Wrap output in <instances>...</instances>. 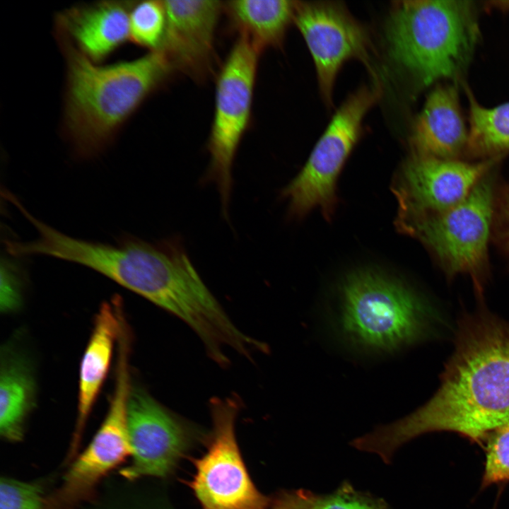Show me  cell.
Instances as JSON below:
<instances>
[{"label":"cell","mask_w":509,"mask_h":509,"mask_svg":"<svg viewBox=\"0 0 509 509\" xmlns=\"http://www.w3.org/2000/svg\"><path fill=\"white\" fill-rule=\"evenodd\" d=\"M509 424V322L487 313L464 320L435 394L406 416L375 430V445L392 456L422 434L452 431L481 443Z\"/></svg>","instance_id":"6da1fadb"},{"label":"cell","mask_w":509,"mask_h":509,"mask_svg":"<svg viewBox=\"0 0 509 509\" xmlns=\"http://www.w3.org/2000/svg\"><path fill=\"white\" fill-rule=\"evenodd\" d=\"M63 129L80 158L100 153L141 105L175 71L160 50L110 65L94 63L64 37Z\"/></svg>","instance_id":"7a4b0ae2"},{"label":"cell","mask_w":509,"mask_h":509,"mask_svg":"<svg viewBox=\"0 0 509 509\" xmlns=\"http://www.w3.org/2000/svg\"><path fill=\"white\" fill-rule=\"evenodd\" d=\"M392 57L428 86L458 75L477 37L472 6L463 1L395 3L386 27Z\"/></svg>","instance_id":"3957f363"},{"label":"cell","mask_w":509,"mask_h":509,"mask_svg":"<svg viewBox=\"0 0 509 509\" xmlns=\"http://www.w3.org/2000/svg\"><path fill=\"white\" fill-rule=\"evenodd\" d=\"M428 322L427 306L401 282L362 271L342 284L338 324L342 337L355 348L394 351L420 339Z\"/></svg>","instance_id":"277c9868"},{"label":"cell","mask_w":509,"mask_h":509,"mask_svg":"<svg viewBox=\"0 0 509 509\" xmlns=\"http://www.w3.org/2000/svg\"><path fill=\"white\" fill-rule=\"evenodd\" d=\"M260 54L246 37L239 35L216 79L213 118L206 146L210 161L201 182L216 185L226 219L233 161L249 125Z\"/></svg>","instance_id":"5b68a950"},{"label":"cell","mask_w":509,"mask_h":509,"mask_svg":"<svg viewBox=\"0 0 509 509\" xmlns=\"http://www.w3.org/2000/svg\"><path fill=\"white\" fill-rule=\"evenodd\" d=\"M380 95L378 86H363L335 112L304 167L281 191L292 216H301L315 207L329 214L338 175L361 136L365 115Z\"/></svg>","instance_id":"8992f818"},{"label":"cell","mask_w":509,"mask_h":509,"mask_svg":"<svg viewBox=\"0 0 509 509\" xmlns=\"http://www.w3.org/2000/svg\"><path fill=\"white\" fill-rule=\"evenodd\" d=\"M238 397L210 401L213 428L207 451L193 460L189 482L202 509H269L272 499L255 487L242 459L235 435Z\"/></svg>","instance_id":"52a82bcc"},{"label":"cell","mask_w":509,"mask_h":509,"mask_svg":"<svg viewBox=\"0 0 509 509\" xmlns=\"http://www.w3.org/2000/svg\"><path fill=\"white\" fill-rule=\"evenodd\" d=\"M493 182L485 176L461 202L420 219L414 226L445 271L470 274L476 289L487 261L494 211Z\"/></svg>","instance_id":"ba28073f"},{"label":"cell","mask_w":509,"mask_h":509,"mask_svg":"<svg viewBox=\"0 0 509 509\" xmlns=\"http://www.w3.org/2000/svg\"><path fill=\"white\" fill-rule=\"evenodd\" d=\"M129 348L117 351L112 396L106 416L88 446L74 461L48 509H74L90 498L100 481L131 455L127 404L131 388Z\"/></svg>","instance_id":"9c48e42d"},{"label":"cell","mask_w":509,"mask_h":509,"mask_svg":"<svg viewBox=\"0 0 509 509\" xmlns=\"http://www.w3.org/2000/svg\"><path fill=\"white\" fill-rule=\"evenodd\" d=\"M293 22L312 57L322 98L330 105L342 65L354 58L369 66L368 33L337 2L296 1Z\"/></svg>","instance_id":"30bf717a"},{"label":"cell","mask_w":509,"mask_h":509,"mask_svg":"<svg viewBox=\"0 0 509 509\" xmlns=\"http://www.w3.org/2000/svg\"><path fill=\"white\" fill-rule=\"evenodd\" d=\"M127 426L132 458L121 474L131 481L168 476L187 447L186 426L147 390L132 384Z\"/></svg>","instance_id":"8fae6325"},{"label":"cell","mask_w":509,"mask_h":509,"mask_svg":"<svg viewBox=\"0 0 509 509\" xmlns=\"http://www.w3.org/2000/svg\"><path fill=\"white\" fill-rule=\"evenodd\" d=\"M166 28L160 50L175 71L197 81L210 75L214 62L215 33L223 11L216 0L164 1Z\"/></svg>","instance_id":"7c38bea8"},{"label":"cell","mask_w":509,"mask_h":509,"mask_svg":"<svg viewBox=\"0 0 509 509\" xmlns=\"http://www.w3.org/2000/svg\"><path fill=\"white\" fill-rule=\"evenodd\" d=\"M495 159L469 163L417 154L403 168V190L416 208L435 213L463 201Z\"/></svg>","instance_id":"4fadbf2b"},{"label":"cell","mask_w":509,"mask_h":509,"mask_svg":"<svg viewBox=\"0 0 509 509\" xmlns=\"http://www.w3.org/2000/svg\"><path fill=\"white\" fill-rule=\"evenodd\" d=\"M133 3L104 1L65 9L56 17V34L88 59L100 64L130 40Z\"/></svg>","instance_id":"5bb4252c"},{"label":"cell","mask_w":509,"mask_h":509,"mask_svg":"<svg viewBox=\"0 0 509 509\" xmlns=\"http://www.w3.org/2000/svg\"><path fill=\"white\" fill-rule=\"evenodd\" d=\"M119 296L102 303L82 357L78 382V406L69 460L76 455L92 409L108 374L114 349L117 345L124 320Z\"/></svg>","instance_id":"9a60e30c"},{"label":"cell","mask_w":509,"mask_h":509,"mask_svg":"<svg viewBox=\"0 0 509 509\" xmlns=\"http://www.w3.org/2000/svg\"><path fill=\"white\" fill-rule=\"evenodd\" d=\"M468 139L456 90L437 86L413 124L411 143L417 154L453 159L468 144Z\"/></svg>","instance_id":"2e32d148"},{"label":"cell","mask_w":509,"mask_h":509,"mask_svg":"<svg viewBox=\"0 0 509 509\" xmlns=\"http://www.w3.org/2000/svg\"><path fill=\"white\" fill-rule=\"evenodd\" d=\"M36 380L28 356L11 342L3 346L0 368V434L11 442L22 439L36 402Z\"/></svg>","instance_id":"e0dca14e"},{"label":"cell","mask_w":509,"mask_h":509,"mask_svg":"<svg viewBox=\"0 0 509 509\" xmlns=\"http://www.w3.org/2000/svg\"><path fill=\"white\" fill-rule=\"evenodd\" d=\"M296 2L286 0H233L223 2L231 25L261 53L282 45L293 22Z\"/></svg>","instance_id":"ac0fdd59"},{"label":"cell","mask_w":509,"mask_h":509,"mask_svg":"<svg viewBox=\"0 0 509 509\" xmlns=\"http://www.w3.org/2000/svg\"><path fill=\"white\" fill-rule=\"evenodd\" d=\"M469 102L470 149L484 155L509 151V103L488 109L481 106L472 96Z\"/></svg>","instance_id":"d6986e66"},{"label":"cell","mask_w":509,"mask_h":509,"mask_svg":"<svg viewBox=\"0 0 509 509\" xmlns=\"http://www.w3.org/2000/svg\"><path fill=\"white\" fill-rule=\"evenodd\" d=\"M165 28L164 1H134L129 13L130 40L151 51L158 50Z\"/></svg>","instance_id":"ffe728a7"},{"label":"cell","mask_w":509,"mask_h":509,"mask_svg":"<svg viewBox=\"0 0 509 509\" xmlns=\"http://www.w3.org/2000/svg\"><path fill=\"white\" fill-rule=\"evenodd\" d=\"M509 481V424L487 438L486 462L481 488Z\"/></svg>","instance_id":"44dd1931"},{"label":"cell","mask_w":509,"mask_h":509,"mask_svg":"<svg viewBox=\"0 0 509 509\" xmlns=\"http://www.w3.org/2000/svg\"><path fill=\"white\" fill-rule=\"evenodd\" d=\"M307 509H390L382 498L354 489L344 482L333 493H313Z\"/></svg>","instance_id":"7402d4cb"},{"label":"cell","mask_w":509,"mask_h":509,"mask_svg":"<svg viewBox=\"0 0 509 509\" xmlns=\"http://www.w3.org/2000/svg\"><path fill=\"white\" fill-rule=\"evenodd\" d=\"M0 509H48L42 486L9 478L0 481Z\"/></svg>","instance_id":"603a6c76"},{"label":"cell","mask_w":509,"mask_h":509,"mask_svg":"<svg viewBox=\"0 0 509 509\" xmlns=\"http://www.w3.org/2000/svg\"><path fill=\"white\" fill-rule=\"evenodd\" d=\"M23 280L15 264L2 259L1 264L0 311L5 315L18 311L23 300Z\"/></svg>","instance_id":"cb8c5ba5"},{"label":"cell","mask_w":509,"mask_h":509,"mask_svg":"<svg viewBox=\"0 0 509 509\" xmlns=\"http://www.w3.org/2000/svg\"><path fill=\"white\" fill-rule=\"evenodd\" d=\"M312 494L302 489L283 491L272 499L269 509H307Z\"/></svg>","instance_id":"d4e9b609"},{"label":"cell","mask_w":509,"mask_h":509,"mask_svg":"<svg viewBox=\"0 0 509 509\" xmlns=\"http://www.w3.org/2000/svg\"><path fill=\"white\" fill-rule=\"evenodd\" d=\"M497 215L498 238L509 254V190L501 197Z\"/></svg>","instance_id":"484cf974"}]
</instances>
